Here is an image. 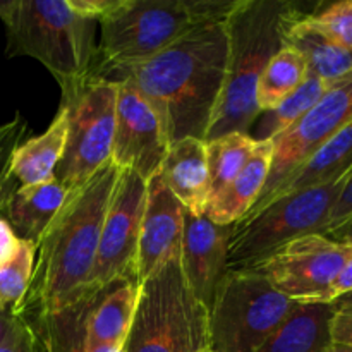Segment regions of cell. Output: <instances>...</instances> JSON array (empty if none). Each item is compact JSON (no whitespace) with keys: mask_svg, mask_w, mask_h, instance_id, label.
Here are the masks:
<instances>
[{"mask_svg":"<svg viewBox=\"0 0 352 352\" xmlns=\"http://www.w3.org/2000/svg\"><path fill=\"white\" fill-rule=\"evenodd\" d=\"M226 19L196 26L153 57L96 78L127 81L153 107L168 146L184 138L206 140L226 81Z\"/></svg>","mask_w":352,"mask_h":352,"instance_id":"1","label":"cell"},{"mask_svg":"<svg viewBox=\"0 0 352 352\" xmlns=\"http://www.w3.org/2000/svg\"><path fill=\"white\" fill-rule=\"evenodd\" d=\"M120 168L107 162L64 203L36 243L33 275L14 315L28 323L74 305L85 292L98 253L100 234Z\"/></svg>","mask_w":352,"mask_h":352,"instance_id":"2","label":"cell"},{"mask_svg":"<svg viewBox=\"0 0 352 352\" xmlns=\"http://www.w3.org/2000/svg\"><path fill=\"white\" fill-rule=\"evenodd\" d=\"M100 12L102 0H0L7 57L38 60L69 98L95 76Z\"/></svg>","mask_w":352,"mask_h":352,"instance_id":"3","label":"cell"},{"mask_svg":"<svg viewBox=\"0 0 352 352\" xmlns=\"http://www.w3.org/2000/svg\"><path fill=\"white\" fill-rule=\"evenodd\" d=\"M308 14L289 0H237L226 17V81L205 141L229 133L250 134L261 116L258 81L285 45L292 24Z\"/></svg>","mask_w":352,"mask_h":352,"instance_id":"4","label":"cell"},{"mask_svg":"<svg viewBox=\"0 0 352 352\" xmlns=\"http://www.w3.org/2000/svg\"><path fill=\"white\" fill-rule=\"evenodd\" d=\"M237 0H102L95 76L153 57L212 21L229 16Z\"/></svg>","mask_w":352,"mask_h":352,"instance_id":"5","label":"cell"},{"mask_svg":"<svg viewBox=\"0 0 352 352\" xmlns=\"http://www.w3.org/2000/svg\"><path fill=\"white\" fill-rule=\"evenodd\" d=\"M179 254L140 284L124 352H199L208 347V309L189 287Z\"/></svg>","mask_w":352,"mask_h":352,"instance_id":"6","label":"cell"},{"mask_svg":"<svg viewBox=\"0 0 352 352\" xmlns=\"http://www.w3.org/2000/svg\"><path fill=\"white\" fill-rule=\"evenodd\" d=\"M347 175L278 196L232 227L227 270L254 267L298 237L325 232Z\"/></svg>","mask_w":352,"mask_h":352,"instance_id":"7","label":"cell"},{"mask_svg":"<svg viewBox=\"0 0 352 352\" xmlns=\"http://www.w3.org/2000/svg\"><path fill=\"white\" fill-rule=\"evenodd\" d=\"M298 305L256 272L229 270L208 309V347L256 352Z\"/></svg>","mask_w":352,"mask_h":352,"instance_id":"8","label":"cell"},{"mask_svg":"<svg viewBox=\"0 0 352 352\" xmlns=\"http://www.w3.org/2000/svg\"><path fill=\"white\" fill-rule=\"evenodd\" d=\"M116 103L117 82L96 76L60 100L67 109V141L55 179L67 191L82 184L112 157Z\"/></svg>","mask_w":352,"mask_h":352,"instance_id":"9","label":"cell"},{"mask_svg":"<svg viewBox=\"0 0 352 352\" xmlns=\"http://www.w3.org/2000/svg\"><path fill=\"white\" fill-rule=\"evenodd\" d=\"M351 244L322 234L291 241L254 267L272 287L296 302H330V291L349 256Z\"/></svg>","mask_w":352,"mask_h":352,"instance_id":"10","label":"cell"},{"mask_svg":"<svg viewBox=\"0 0 352 352\" xmlns=\"http://www.w3.org/2000/svg\"><path fill=\"white\" fill-rule=\"evenodd\" d=\"M349 122H352V71L330 82L322 98L294 126L272 140L274 158L270 175L253 210Z\"/></svg>","mask_w":352,"mask_h":352,"instance_id":"11","label":"cell"},{"mask_svg":"<svg viewBox=\"0 0 352 352\" xmlns=\"http://www.w3.org/2000/svg\"><path fill=\"white\" fill-rule=\"evenodd\" d=\"M146 186L148 182L133 170H120L116 191L103 219L95 267L85 292L100 289L120 278H136L138 246L146 201Z\"/></svg>","mask_w":352,"mask_h":352,"instance_id":"12","label":"cell"},{"mask_svg":"<svg viewBox=\"0 0 352 352\" xmlns=\"http://www.w3.org/2000/svg\"><path fill=\"white\" fill-rule=\"evenodd\" d=\"M168 141L153 107L131 82H117L116 131L110 160L120 170H133L144 181L158 174Z\"/></svg>","mask_w":352,"mask_h":352,"instance_id":"13","label":"cell"},{"mask_svg":"<svg viewBox=\"0 0 352 352\" xmlns=\"http://www.w3.org/2000/svg\"><path fill=\"white\" fill-rule=\"evenodd\" d=\"M140 298L136 278H120L85 292L67 306L85 346L91 349H124Z\"/></svg>","mask_w":352,"mask_h":352,"instance_id":"14","label":"cell"},{"mask_svg":"<svg viewBox=\"0 0 352 352\" xmlns=\"http://www.w3.org/2000/svg\"><path fill=\"white\" fill-rule=\"evenodd\" d=\"M234 226H217L203 217L184 212L181 268L196 298L210 309L220 282L226 277L229 241Z\"/></svg>","mask_w":352,"mask_h":352,"instance_id":"15","label":"cell"},{"mask_svg":"<svg viewBox=\"0 0 352 352\" xmlns=\"http://www.w3.org/2000/svg\"><path fill=\"white\" fill-rule=\"evenodd\" d=\"M184 208L165 186L160 175L148 181L146 201L140 229L136 278L143 282L167 258L181 253Z\"/></svg>","mask_w":352,"mask_h":352,"instance_id":"16","label":"cell"},{"mask_svg":"<svg viewBox=\"0 0 352 352\" xmlns=\"http://www.w3.org/2000/svg\"><path fill=\"white\" fill-rule=\"evenodd\" d=\"M186 213L203 217L210 201V174L206 141L184 138L168 146L158 170Z\"/></svg>","mask_w":352,"mask_h":352,"instance_id":"17","label":"cell"},{"mask_svg":"<svg viewBox=\"0 0 352 352\" xmlns=\"http://www.w3.org/2000/svg\"><path fill=\"white\" fill-rule=\"evenodd\" d=\"M274 143L258 141L250 160L226 189L210 199L205 217L217 226H236L253 210L270 175Z\"/></svg>","mask_w":352,"mask_h":352,"instance_id":"18","label":"cell"},{"mask_svg":"<svg viewBox=\"0 0 352 352\" xmlns=\"http://www.w3.org/2000/svg\"><path fill=\"white\" fill-rule=\"evenodd\" d=\"M67 141V109L58 107L50 126L38 136L23 140L16 148L10 174L17 186H33L55 179Z\"/></svg>","mask_w":352,"mask_h":352,"instance_id":"19","label":"cell"},{"mask_svg":"<svg viewBox=\"0 0 352 352\" xmlns=\"http://www.w3.org/2000/svg\"><path fill=\"white\" fill-rule=\"evenodd\" d=\"M333 315L332 302H299L256 352H327Z\"/></svg>","mask_w":352,"mask_h":352,"instance_id":"20","label":"cell"},{"mask_svg":"<svg viewBox=\"0 0 352 352\" xmlns=\"http://www.w3.org/2000/svg\"><path fill=\"white\" fill-rule=\"evenodd\" d=\"M65 196L67 189L57 179L41 184L16 186L6 199L2 215L19 239L36 244L62 206Z\"/></svg>","mask_w":352,"mask_h":352,"instance_id":"21","label":"cell"},{"mask_svg":"<svg viewBox=\"0 0 352 352\" xmlns=\"http://www.w3.org/2000/svg\"><path fill=\"white\" fill-rule=\"evenodd\" d=\"M352 170V122L339 131L333 138H330L315 155L308 158L296 172H292L256 210L258 212L272 199L278 196L291 195L299 189L313 188V186L329 184L344 177ZM250 213V215H251ZM248 217V215H246Z\"/></svg>","mask_w":352,"mask_h":352,"instance_id":"22","label":"cell"},{"mask_svg":"<svg viewBox=\"0 0 352 352\" xmlns=\"http://www.w3.org/2000/svg\"><path fill=\"white\" fill-rule=\"evenodd\" d=\"M285 45L294 47L305 57L308 74L325 82H333L352 71V50L333 43L308 21V16L294 23L285 36Z\"/></svg>","mask_w":352,"mask_h":352,"instance_id":"23","label":"cell"},{"mask_svg":"<svg viewBox=\"0 0 352 352\" xmlns=\"http://www.w3.org/2000/svg\"><path fill=\"white\" fill-rule=\"evenodd\" d=\"M308 65L291 45H284L265 67L256 86V103L261 113L277 109L289 95L305 82Z\"/></svg>","mask_w":352,"mask_h":352,"instance_id":"24","label":"cell"},{"mask_svg":"<svg viewBox=\"0 0 352 352\" xmlns=\"http://www.w3.org/2000/svg\"><path fill=\"white\" fill-rule=\"evenodd\" d=\"M258 140L244 133H229L206 141V160L210 174V199L234 181L250 160ZM210 203V201H208Z\"/></svg>","mask_w":352,"mask_h":352,"instance_id":"25","label":"cell"},{"mask_svg":"<svg viewBox=\"0 0 352 352\" xmlns=\"http://www.w3.org/2000/svg\"><path fill=\"white\" fill-rule=\"evenodd\" d=\"M327 88H329V82L322 81L316 76H306L305 82L292 95H289L277 109L267 112V117L261 120L260 131L254 140H274L278 134L285 133L322 98Z\"/></svg>","mask_w":352,"mask_h":352,"instance_id":"26","label":"cell"},{"mask_svg":"<svg viewBox=\"0 0 352 352\" xmlns=\"http://www.w3.org/2000/svg\"><path fill=\"white\" fill-rule=\"evenodd\" d=\"M36 258V244L31 241L19 239L12 256L0 265V313L14 311L23 301Z\"/></svg>","mask_w":352,"mask_h":352,"instance_id":"27","label":"cell"},{"mask_svg":"<svg viewBox=\"0 0 352 352\" xmlns=\"http://www.w3.org/2000/svg\"><path fill=\"white\" fill-rule=\"evenodd\" d=\"M45 352H124V349H91L85 346L67 308L50 313L30 323Z\"/></svg>","mask_w":352,"mask_h":352,"instance_id":"28","label":"cell"},{"mask_svg":"<svg viewBox=\"0 0 352 352\" xmlns=\"http://www.w3.org/2000/svg\"><path fill=\"white\" fill-rule=\"evenodd\" d=\"M308 21L329 40L352 50V0L332 3L308 14Z\"/></svg>","mask_w":352,"mask_h":352,"instance_id":"29","label":"cell"},{"mask_svg":"<svg viewBox=\"0 0 352 352\" xmlns=\"http://www.w3.org/2000/svg\"><path fill=\"white\" fill-rule=\"evenodd\" d=\"M28 133V122L21 113H16L12 120L0 126V213L6 199L16 188L17 182L10 174V164L16 148L23 143Z\"/></svg>","mask_w":352,"mask_h":352,"instance_id":"30","label":"cell"},{"mask_svg":"<svg viewBox=\"0 0 352 352\" xmlns=\"http://www.w3.org/2000/svg\"><path fill=\"white\" fill-rule=\"evenodd\" d=\"M0 352H45L33 327L14 315L0 313Z\"/></svg>","mask_w":352,"mask_h":352,"instance_id":"31","label":"cell"},{"mask_svg":"<svg viewBox=\"0 0 352 352\" xmlns=\"http://www.w3.org/2000/svg\"><path fill=\"white\" fill-rule=\"evenodd\" d=\"M351 219H352V170L347 174L346 184H344L342 192H340L339 199H337L336 206H333L332 215H330V220H329V226H327L323 236H329L330 232L339 229L340 226L349 222Z\"/></svg>","mask_w":352,"mask_h":352,"instance_id":"32","label":"cell"},{"mask_svg":"<svg viewBox=\"0 0 352 352\" xmlns=\"http://www.w3.org/2000/svg\"><path fill=\"white\" fill-rule=\"evenodd\" d=\"M332 342L352 346V309H336L330 323Z\"/></svg>","mask_w":352,"mask_h":352,"instance_id":"33","label":"cell"},{"mask_svg":"<svg viewBox=\"0 0 352 352\" xmlns=\"http://www.w3.org/2000/svg\"><path fill=\"white\" fill-rule=\"evenodd\" d=\"M17 244H19V237L16 236L6 217L0 213V265H3L12 256Z\"/></svg>","mask_w":352,"mask_h":352,"instance_id":"34","label":"cell"},{"mask_svg":"<svg viewBox=\"0 0 352 352\" xmlns=\"http://www.w3.org/2000/svg\"><path fill=\"white\" fill-rule=\"evenodd\" d=\"M351 292H352V244H351L349 256H347L339 277L336 278V282H333L332 285V291H330V302L342 298V296L351 294Z\"/></svg>","mask_w":352,"mask_h":352,"instance_id":"35","label":"cell"},{"mask_svg":"<svg viewBox=\"0 0 352 352\" xmlns=\"http://www.w3.org/2000/svg\"><path fill=\"white\" fill-rule=\"evenodd\" d=\"M327 237L337 241V243L352 244V219L349 220V222L344 223V226H340L339 229H336L333 232H330Z\"/></svg>","mask_w":352,"mask_h":352,"instance_id":"36","label":"cell"},{"mask_svg":"<svg viewBox=\"0 0 352 352\" xmlns=\"http://www.w3.org/2000/svg\"><path fill=\"white\" fill-rule=\"evenodd\" d=\"M332 305L336 306V309H352V292L351 294H346L342 296V298L336 299Z\"/></svg>","mask_w":352,"mask_h":352,"instance_id":"37","label":"cell"},{"mask_svg":"<svg viewBox=\"0 0 352 352\" xmlns=\"http://www.w3.org/2000/svg\"><path fill=\"white\" fill-rule=\"evenodd\" d=\"M327 352H352V346H346V344H336L332 342L329 346Z\"/></svg>","mask_w":352,"mask_h":352,"instance_id":"38","label":"cell"},{"mask_svg":"<svg viewBox=\"0 0 352 352\" xmlns=\"http://www.w3.org/2000/svg\"><path fill=\"white\" fill-rule=\"evenodd\" d=\"M199 352H215V351H212V349H210V347H206V349H203V351H199Z\"/></svg>","mask_w":352,"mask_h":352,"instance_id":"39","label":"cell"}]
</instances>
